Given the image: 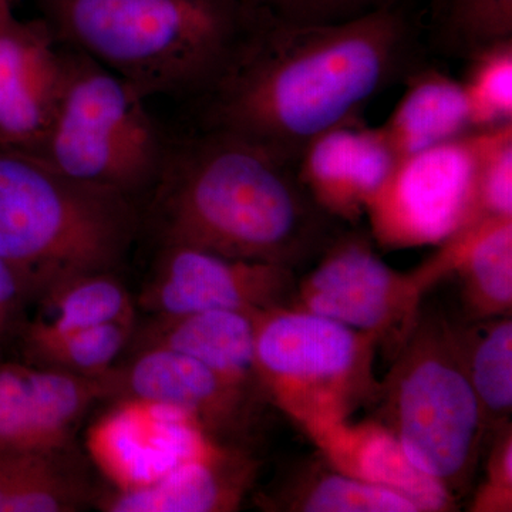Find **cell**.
I'll use <instances>...</instances> for the list:
<instances>
[{
    "instance_id": "11",
    "label": "cell",
    "mask_w": 512,
    "mask_h": 512,
    "mask_svg": "<svg viewBox=\"0 0 512 512\" xmlns=\"http://www.w3.org/2000/svg\"><path fill=\"white\" fill-rule=\"evenodd\" d=\"M67 47L45 19L0 28V148L40 156L62 103Z\"/></svg>"
},
{
    "instance_id": "1",
    "label": "cell",
    "mask_w": 512,
    "mask_h": 512,
    "mask_svg": "<svg viewBox=\"0 0 512 512\" xmlns=\"http://www.w3.org/2000/svg\"><path fill=\"white\" fill-rule=\"evenodd\" d=\"M396 6L323 25L259 18L207 93L192 101L200 127L229 131L298 163L309 141L355 120L404 55Z\"/></svg>"
},
{
    "instance_id": "28",
    "label": "cell",
    "mask_w": 512,
    "mask_h": 512,
    "mask_svg": "<svg viewBox=\"0 0 512 512\" xmlns=\"http://www.w3.org/2000/svg\"><path fill=\"white\" fill-rule=\"evenodd\" d=\"M505 218H512V123L491 128L477 181L476 224Z\"/></svg>"
},
{
    "instance_id": "32",
    "label": "cell",
    "mask_w": 512,
    "mask_h": 512,
    "mask_svg": "<svg viewBox=\"0 0 512 512\" xmlns=\"http://www.w3.org/2000/svg\"><path fill=\"white\" fill-rule=\"evenodd\" d=\"M12 8H10L9 0H0V28L5 25L8 20L13 18Z\"/></svg>"
},
{
    "instance_id": "17",
    "label": "cell",
    "mask_w": 512,
    "mask_h": 512,
    "mask_svg": "<svg viewBox=\"0 0 512 512\" xmlns=\"http://www.w3.org/2000/svg\"><path fill=\"white\" fill-rule=\"evenodd\" d=\"M255 474V463L234 447L173 468L153 483L103 495L107 512H224L237 510Z\"/></svg>"
},
{
    "instance_id": "31",
    "label": "cell",
    "mask_w": 512,
    "mask_h": 512,
    "mask_svg": "<svg viewBox=\"0 0 512 512\" xmlns=\"http://www.w3.org/2000/svg\"><path fill=\"white\" fill-rule=\"evenodd\" d=\"M28 305L18 278L0 258V356L12 340L19 338Z\"/></svg>"
},
{
    "instance_id": "20",
    "label": "cell",
    "mask_w": 512,
    "mask_h": 512,
    "mask_svg": "<svg viewBox=\"0 0 512 512\" xmlns=\"http://www.w3.org/2000/svg\"><path fill=\"white\" fill-rule=\"evenodd\" d=\"M463 83L436 70L417 74L380 130L399 158L470 133Z\"/></svg>"
},
{
    "instance_id": "29",
    "label": "cell",
    "mask_w": 512,
    "mask_h": 512,
    "mask_svg": "<svg viewBox=\"0 0 512 512\" xmlns=\"http://www.w3.org/2000/svg\"><path fill=\"white\" fill-rule=\"evenodd\" d=\"M259 18L289 25H323L392 8L396 0H245Z\"/></svg>"
},
{
    "instance_id": "7",
    "label": "cell",
    "mask_w": 512,
    "mask_h": 512,
    "mask_svg": "<svg viewBox=\"0 0 512 512\" xmlns=\"http://www.w3.org/2000/svg\"><path fill=\"white\" fill-rule=\"evenodd\" d=\"M376 336L336 320L275 308L255 316V363L266 400L303 430L346 419L359 404L379 397L373 377Z\"/></svg>"
},
{
    "instance_id": "30",
    "label": "cell",
    "mask_w": 512,
    "mask_h": 512,
    "mask_svg": "<svg viewBox=\"0 0 512 512\" xmlns=\"http://www.w3.org/2000/svg\"><path fill=\"white\" fill-rule=\"evenodd\" d=\"M505 427L488 461L487 484L481 488L474 503L478 511H507V507L511 510L512 437L510 426Z\"/></svg>"
},
{
    "instance_id": "18",
    "label": "cell",
    "mask_w": 512,
    "mask_h": 512,
    "mask_svg": "<svg viewBox=\"0 0 512 512\" xmlns=\"http://www.w3.org/2000/svg\"><path fill=\"white\" fill-rule=\"evenodd\" d=\"M256 315L210 311L157 318L143 333L140 346H161L194 357L228 383L262 400L255 363Z\"/></svg>"
},
{
    "instance_id": "23",
    "label": "cell",
    "mask_w": 512,
    "mask_h": 512,
    "mask_svg": "<svg viewBox=\"0 0 512 512\" xmlns=\"http://www.w3.org/2000/svg\"><path fill=\"white\" fill-rule=\"evenodd\" d=\"M468 379L485 421L507 424L512 409V322L510 315L456 328Z\"/></svg>"
},
{
    "instance_id": "19",
    "label": "cell",
    "mask_w": 512,
    "mask_h": 512,
    "mask_svg": "<svg viewBox=\"0 0 512 512\" xmlns=\"http://www.w3.org/2000/svg\"><path fill=\"white\" fill-rule=\"evenodd\" d=\"M436 256L446 275L460 276L468 318L478 322L510 315L512 218L478 222L448 239Z\"/></svg>"
},
{
    "instance_id": "8",
    "label": "cell",
    "mask_w": 512,
    "mask_h": 512,
    "mask_svg": "<svg viewBox=\"0 0 512 512\" xmlns=\"http://www.w3.org/2000/svg\"><path fill=\"white\" fill-rule=\"evenodd\" d=\"M491 128L397 160L367 205L380 247L443 245L476 224L478 170Z\"/></svg>"
},
{
    "instance_id": "12",
    "label": "cell",
    "mask_w": 512,
    "mask_h": 512,
    "mask_svg": "<svg viewBox=\"0 0 512 512\" xmlns=\"http://www.w3.org/2000/svg\"><path fill=\"white\" fill-rule=\"evenodd\" d=\"M113 396L110 373L86 377L0 356V453L69 450L74 427Z\"/></svg>"
},
{
    "instance_id": "25",
    "label": "cell",
    "mask_w": 512,
    "mask_h": 512,
    "mask_svg": "<svg viewBox=\"0 0 512 512\" xmlns=\"http://www.w3.org/2000/svg\"><path fill=\"white\" fill-rule=\"evenodd\" d=\"M325 464L311 467L286 488V510L302 512H419L412 501Z\"/></svg>"
},
{
    "instance_id": "6",
    "label": "cell",
    "mask_w": 512,
    "mask_h": 512,
    "mask_svg": "<svg viewBox=\"0 0 512 512\" xmlns=\"http://www.w3.org/2000/svg\"><path fill=\"white\" fill-rule=\"evenodd\" d=\"M410 328L402 356L387 383L382 423L414 466L448 493L466 485L476 467L485 421L468 379L456 328L421 320Z\"/></svg>"
},
{
    "instance_id": "4",
    "label": "cell",
    "mask_w": 512,
    "mask_h": 512,
    "mask_svg": "<svg viewBox=\"0 0 512 512\" xmlns=\"http://www.w3.org/2000/svg\"><path fill=\"white\" fill-rule=\"evenodd\" d=\"M141 220L140 205L126 195L0 148V258L28 303L79 276L116 271Z\"/></svg>"
},
{
    "instance_id": "22",
    "label": "cell",
    "mask_w": 512,
    "mask_h": 512,
    "mask_svg": "<svg viewBox=\"0 0 512 512\" xmlns=\"http://www.w3.org/2000/svg\"><path fill=\"white\" fill-rule=\"evenodd\" d=\"M39 311L26 320L22 335H56L114 322H134L130 293L114 272L79 276L36 302ZM19 339V338H18Z\"/></svg>"
},
{
    "instance_id": "16",
    "label": "cell",
    "mask_w": 512,
    "mask_h": 512,
    "mask_svg": "<svg viewBox=\"0 0 512 512\" xmlns=\"http://www.w3.org/2000/svg\"><path fill=\"white\" fill-rule=\"evenodd\" d=\"M323 458L336 470L403 495L417 510L439 512L454 507V497L439 481L419 470L402 444L379 420L353 423L350 417L306 430Z\"/></svg>"
},
{
    "instance_id": "3",
    "label": "cell",
    "mask_w": 512,
    "mask_h": 512,
    "mask_svg": "<svg viewBox=\"0 0 512 512\" xmlns=\"http://www.w3.org/2000/svg\"><path fill=\"white\" fill-rule=\"evenodd\" d=\"M64 46L144 99H200L258 23L245 0H39Z\"/></svg>"
},
{
    "instance_id": "10",
    "label": "cell",
    "mask_w": 512,
    "mask_h": 512,
    "mask_svg": "<svg viewBox=\"0 0 512 512\" xmlns=\"http://www.w3.org/2000/svg\"><path fill=\"white\" fill-rule=\"evenodd\" d=\"M296 284L288 266L228 258L195 248L163 247L143 303L157 318L210 311L255 315L291 308Z\"/></svg>"
},
{
    "instance_id": "26",
    "label": "cell",
    "mask_w": 512,
    "mask_h": 512,
    "mask_svg": "<svg viewBox=\"0 0 512 512\" xmlns=\"http://www.w3.org/2000/svg\"><path fill=\"white\" fill-rule=\"evenodd\" d=\"M473 55L463 87L474 130L512 123V39Z\"/></svg>"
},
{
    "instance_id": "15",
    "label": "cell",
    "mask_w": 512,
    "mask_h": 512,
    "mask_svg": "<svg viewBox=\"0 0 512 512\" xmlns=\"http://www.w3.org/2000/svg\"><path fill=\"white\" fill-rule=\"evenodd\" d=\"M397 160L380 127L350 120L309 141L296 171L319 210L330 218L356 221L366 214Z\"/></svg>"
},
{
    "instance_id": "2",
    "label": "cell",
    "mask_w": 512,
    "mask_h": 512,
    "mask_svg": "<svg viewBox=\"0 0 512 512\" xmlns=\"http://www.w3.org/2000/svg\"><path fill=\"white\" fill-rule=\"evenodd\" d=\"M296 164L247 137L198 127L173 137L148 220L163 247L295 269L330 242V217L302 187Z\"/></svg>"
},
{
    "instance_id": "14",
    "label": "cell",
    "mask_w": 512,
    "mask_h": 512,
    "mask_svg": "<svg viewBox=\"0 0 512 512\" xmlns=\"http://www.w3.org/2000/svg\"><path fill=\"white\" fill-rule=\"evenodd\" d=\"M123 404L92 433L94 456L119 483L117 488L153 483L180 464L220 448V441L181 410L133 400Z\"/></svg>"
},
{
    "instance_id": "5",
    "label": "cell",
    "mask_w": 512,
    "mask_h": 512,
    "mask_svg": "<svg viewBox=\"0 0 512 512\" xmlns=\"http://www.w3.org/2000/svg\"><path fill=\"white\" fill-rule=\"evenodd\" d=\"M67 47L62 103L40 158L83 183L148 200L173 137L154 119L148 100L79 50Z\"/></svg>"
},
{
    "instance_id": "13",
    "label": "cell",
    "mask_w": 512,
    "mask_h": 512,
    "mask_svg": "<svg viewBox=\"0 0 512 512\" xmlns=\"http://www.w3.org/2000/svg\"><path fill=\"white\" fill-rule=\"evenodd\" d=\"M113 396L181 410L218 441L245 433L259 399L177 350L148 346L110 373Z\"/></svg>"
},
{
    "instance_id": "27",
    "label": "cell",
    "mask_w": 512,
    "mask_h": 512,
    "mask_svg": "<svg viewBox=\"0 0 512 512\" xmlns=\"http://www.w3.org/2000/svg\"><path fill=\"white\" fill-rule=\"evenodd\" d=\"M444 10L454 42L473 53L512 39V0H446Z\"/></svg>"
},
{
    "instance_id": "9",
    "label": "cell",
    "mask_w": 512,
    "mask_h": 512,
    "mask_svg": "<svg viewBox=\"0 0 512 512\" xmlns=\"http://www.w3.org/2000/svg\"><path fill=\"white\" fill-rule=\"evenodd\" d=\"M441 276L433 259L417 271H394L365 238L330 241L318 264L296 284L291 308L336 320L380 340L414 323L421 295Z\"/></svg>"
},
{
    "instance_id": "24",
    "label": "cell",
    "mask_w": 512,
    "mask_h": 512,
    "mask_svg": "<svg viewBox=\"0 0 512 512\" xmlns=\"http://www.w3.org/2000/svg\"><path fill=\"white\" fill-rule=\"evenodd\" d=\"M134 333V322H114L56 335L19 336L25 362L86 377L114 369Z\"/></svg>"
},
{
    "instance_id": "21",
    "label": "cell",
    "mask_w": 512,
    "mask_h": 512,
    "mask_svg": "<svg viewBox=\"0 0 512 512\" xmlns=\"http://www.w3.org/2000/svg\"><path fill=\"white\" fill-rule=\"evenodd\" d=\"M69 450L0 453V512H70L83 507L90 491L82 474L67 464Z\"/></svg>"
}]
</instances>
